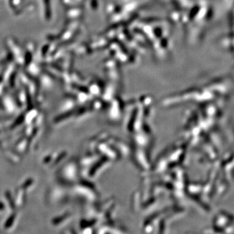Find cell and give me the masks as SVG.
<instances>
[{"label": "cell", "mask_w": 234, "mask_h": 234, "mask_svg": "<svg viewBox=\"0 0 234 234\" xmlns=\"http://www.w3.org/2000/svg\"><path fill=\"white\" fill-rule=\"evenodd\" d=\"M45 5V12H46V17L49 18L50 16V1L49 0H44Z\"/></svg>", "instance_id": "6da1fadb"}]
</instances>
